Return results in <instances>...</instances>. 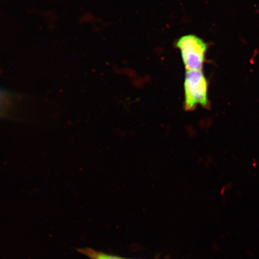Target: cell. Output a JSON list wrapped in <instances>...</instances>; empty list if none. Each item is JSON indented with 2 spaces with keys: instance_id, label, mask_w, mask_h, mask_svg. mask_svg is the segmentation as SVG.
Listing matches in <instances>:
<instances>
[{
  "instance_id": "2",
  "label": "cell",
  "mask_w": 259,
  "mask_h": 259,
  "mask_svg": "<svg viewBox=\"0 0 259 259\" xmlns=\"http://www.w3.org/2000/svg\"><path fill=\"white\" fill-rule=\"evenodd\" d=\"M177 47L187 71L202 70L207 51L205 41L195 35L188 34L179 38Z\"/></svg>"
},
{
  "instance_id": "4",
  "label": "cell",
  "mask_w": 259,
  "mask_h": 259,
  "mask_svg": "<svg viewBox=\"0 0 259 259\" xmlns=\"http://www.w3.org/2000/svg\"><path fill=\"white\" fill-rule=\"evenodd\" d=\"M78 251L81 254L86 255L91 259H125L106 254L103 252L97 251L89 248H81Z\"/></svg>"
},
{
  "instance_id": "3",
  "label": "cell",
  "mask_w": 259,
  "mask_h": 259,
  "mask_svg": "<svg viewBox=\"0 0 259 259\" xmlns=\"http://www.w3.org/2000/svg\"><path fill=\"white\" fill-rule=\"evenodd\" d=\"M15 98L14 93L0 89V117L9 116L14 108Z\"/></svg>"
},
{
  "instance_id": "1",
  "label": "cell",
  "mask_w": 259,
  "mask_h": 259,
  "mask_svg": "<svg viewBox=\"0 0 259 259\" xmlns=\"http://www.w3.org/2000/svg\"><path fill=\"white\" fill-rule=\"evenodd\" d=\"M184 108L192 111L197 106L209 105L208 82L201 70L187 71L184 79Z\"/></svg>"
}]
</instances>
